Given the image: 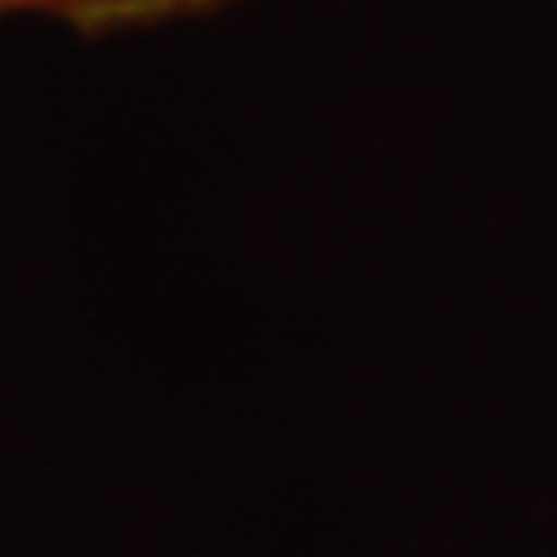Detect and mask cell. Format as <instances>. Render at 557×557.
Wrapping results in <instances>:
<instances>
[{
    "instance_id": "6da1fadb",
    "label": "cell",
    "mask_w": 557,
    "mask_h": 557,
    "mask_svg": "<svg viewBox=\"0 0 557 557\" xmlns=\"http://www.w3.org/2000/svg\"><path fill=\"white\" fill-rule=\"evenodd\" d=\"M220 4L223 0H0V21L34 13V17L75 25L83 34H116V29H140L158 21L195 17Z\"/></svg>"
}]
</instances>
